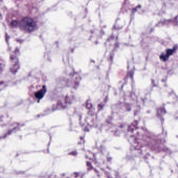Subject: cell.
I'll return each mask as SVG.
<instances>
[{
    "label": "cell",
    "mask_w": 178,
    "mask_h": 178,
    "mask_svg": "<svg viewBox=\"0 0 178 178\" xmlns=\"http://www.w3.org/2000/svg\"><path fill=\"white\" fill-rule=\"evenodd\" d=\"M157 43L159 48H153L150 51L149 59L161 69H172L178 62V46L170 41L157 40Z\"/></svg>",
    "instance_id": "6da1fadb"
},
{
    "label": "cell",
    "mask_w": 178,
    "mask_h": 178,
    "mask_svg": "<svg viewBox=\"0 0 178 178\" xmlns=\"http://www.w3.org/2000/svg\"><path fill=\"white\" fill-rule=\"evenodd\" d=\"M20 26L23 30L27 32H32L36 28V22L30 17H24L20 22Z\"/></svg>",
    "instance_id": "7a4b0ae2"
}]
</instances>
